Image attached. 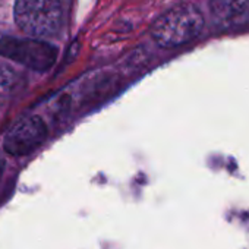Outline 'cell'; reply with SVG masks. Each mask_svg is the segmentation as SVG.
Segmentation results:
<instances>
[{"instance_id": "6", "label": "cell", "mask_w": 249, "mask_h": 249, "mask_svg": "<svg viewBox=\"0 0 249 249\" xmlns=\"http://www.w3.org/2000/svg\"><path fill=\"white\" fill-rule=\"evenodd\" d=\"M2 173H3V161L0 160V178H2Z\"/></svg>"}, {"instance_id": "4", "label": "cell", "mask_w": 249, "mask_h": 249, "mask_svg": "<svg viewBox=\"0 0 249 249\" xmlns=\"http://www.w3.org/2000/svg\"><path fill=\"white\" fill-rule=\"evenodd\" d=\"M47 138V126L41 117L31 116L19 120L5 137V150L11 156L21 157L33 153Z\"/></svg>"}, {"instance_id": "3", "label": "cell", "mask_w": 249, "mask_h": 249, "mask_svg": "<svg viewBox=\"0 0 249 249\" xmlns=\"http://www.w3.org/2000/svg\"><path fill=\"white\" fill-rule=\"evenodd\" d=\"M0 56L12 59L33 71H49L56 59L57 50L54 46L37 38H0Z\"/></svg>"}, {"instance_id": "5", "label": "cell", "mask_w": 249, "mask_h": 249, "mask_svg": "<svg viewBox=\"0 0 249 249\" xmlns=\"http://www.w3.org/2000/svg\"><path fill=\"white\" fill-rule=\"evenodd\" d=\"M210 11L220 24H240L249 15V0H210Z\"/></svg>"}, {"instance_id": "1", "label": "cell", "mask_w": 249, "mask_h": 249, "mask_svg": "<svg viewBox=\"0 0 249 249\" xmlns=\"http://www.w3.org/2000/svg\"><path fill=\"white\" fill-rule=\"evenodd\" d=\"M204 24V15L195 5H179L157 18L151 36L160 47H179L195 40Z\"/></svg>"}, {"instance_id": "2", "label": "cell", "mask_w": 249, "mask_h": 249, "mask_svg": "<svg viewBox=\"0 0 249 249\" xmlns=\"http://www.w3.org/2000/svg\"><path fill=\"white\" fill-rule=\"evenodd\" d=\"M14 14L18 27L33 37L53 36L62 22L59 0H17Z\"/></svg>"}]
</instances>
